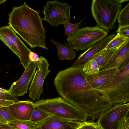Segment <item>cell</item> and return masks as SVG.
<instances>
[{"label":"cell","instance_id":"28","mask_svg":"<svg viewBox=\"0 0 129 129\" xmlns=\"http://www.w3.org/2000/svg\"><path fill=\"white\" fill-rule=\"evenodd\" d=\"M0 100L16 102L19 101L17 97L11 93H0Z\"/></svg>","mask_w":129,"mask_h":129},{"label":"cell","instance_id":"37","mask_svg":"<svg viewBox=\"0 0 129 129\" xmlns=\"http://www.w3.org/2000/svg\"><path fill=\"white\" fill-rule=\"evenodd\" d=\"M115 1L117 3L121 4L122 3L124 2H125L127 1H129L128 0H115Z\"/></svg>","mask_w":129,"mask_h":129},{"label":"cell","instance_id":"20","mask_svg":"<svg viewBox=\"0 0 129 129\" xmlns=\"http://www.w3.org/2000/svg\"><path fill=\"white\" fill-rule=\"evenodd\" d=\"M82 68L85 75H90L99 72L100 67L94 59H91L86 63Z\"/></svg>","mask_w":129,"mask_h":129},{"label":"cell","instance_id":"23","mask_svg":"<svg viewBox=\"0 0 129 129\" xmlns=\"http://www.w3.org/2000/svg\"><path fill=\"white\" fill-rule=\"evenodd\" d=\"M51 115L35 107L30 120L36 124L43 121Z\"/></svg>","mask_w":129,"mask_h":129},{"label":"cell","instance_id":"12","mask_svg":"<svg viewBox=\"0 0 129 129\" xmlns=\"http://www.w3.org/2000/svg\"><path fill=\"white\" fill-rule=\"evenodd\" d=\"M83 123L52 115L37 124L34 129H78Z\"/></svg>","mask_w":129,"mask_h":129},{"label":"cell","instance_id":"35","mask_svg":"<svg viewBox=\"0 0 129 129\" xmlns=\"http://www.w3.org/2000/svg\"><path fill=\"white\" fill-rule=\"evenodd\" d=\"M95 127L96 129H105L101 124L98 121L95 123Z\"/></svg>","mask_w":129,"mask_h":129},{"label":"cell","instance_id":"5","mask_svg":"<svg viewBox=\"0 0 129 129\" xmlns=\"http://www.w3.org/2000/svg\"><path fill=\"white\" fill-rule=\"evenodd\" d=\"M91 11L94 19L100 28L108 32L115 29L117 16L122 5L115 0H92Z\"/></svg>","mask_w":129,"mask_h":129},{"label":"cell","instance_id":"14","mask_svg":"<svg viewBox=\"0 0 129 129\" xmlns=\"http://www.w3.org/2000/svg\"><path fill=\"white\" fill-rule=\"evenodd\" d=\"M117 67L100 71L92 75H85L86 79L93 87L100 89L111 81L119 73Z\"/></svg>","mask_w":129,"mask_h":129},{"label":"cell","instance_id":"4","mask_svg":"<svg viewBox=\"0 0 129 129\" xmlns=\"http://www.w3.org/2000/svg\"><path fill=\"white\" fill-rule=\"evenodd\" d=\"M129 63L100 90L107 101L112 105L129 101Z\"/></svg>","mask_w":129,"mask_h":129},{"label":"cell","instance_id":"1","mask_svg":"<svg viewBox=\"0 0 129 129\" xmlns=\"http://www.w3.org/2000/svg\"><path fill=\"white\" fill-rule=\"evenodd\" d=\"M54 83L61 97L83 112L89 121L98 120L113 106L106 100L103 91L89 83L82 68L71 67L59 71Z\"/></svg>","mask_w":129,"mask_h":129},{"label":"cell","instance_id":"27","mask_svg":"<svg viewBox=\"0 0 129 129\" xmlns=\"http://www.w3.org/2000/svg\"><path fill=\"white\" fill-rule=\"evenodd\" d=\"M116 32L117 33H119L126 37L129 38V25H119Z\"/></svg>","mask_w":129,"mask_h":129},{"label":"cell","instance_id":"11","mask_svg":"<svg viewBox=\"0 0 129 129\" xmlns=\"http://www.w3.org/2000/svg\"><path fill=\"white\" fill-rule=\"evenodd\" d=\"M0 34L9 39L16 46L18 52V57L20 59L21 64L25 69L30 61L29 55L31 51L9 26H5L0 27Z\"/></svg>","mask_w":129,"mask_h":129},{"label":"cell","instance_id":"17","mask_svg":"<svg viewBox=\"0 0 129 129\" xmlns=\"http://www.w3.org/2000/svg\"><path fill=\"white\" fill-rule=\"evenodd\" d=\"M57 48L59 60H72L75 57L76 52L70 46L68 43H61L54 40L50 39Z\"/></svg>","mask_w":129,"mask_h":129},{"label":"cell","instance_id":"36","mask_svg":"<svg viewBox=\"0 0 129 129\" xmlns=\"http://www.w3.org/2000/svg\"><path fill=\"white\" fill-rule=\"evenodd\" d=\"M11 93L9 89L6 90L0 88V93Z\"/></svg>","mask_w":129,"mask_h":129},{"label":"cell","instance_id":"25","mask_svg":"<svg viewBox=\"0 0 129 129\" xmlns=\"http://www.w3.org/2000/svg\"><path fill=\"white\" fill-rule=\"evenodd\" d=\"M0 112L8 123L16 119L9 106L0 107Z\"/></svg>","mask_w":129,"mask_h":129},{"label":"cell","instance_id":"9","mask_svg":"<svg viewBox=\"0 0 129 129\" xmlns=\"http://www.w3.org/2000/svg\"><path fill=\"white\" fill-rule=\"evenodd\" d=\"M129 110V102L113 105L103 113L97 121L105 129H117L120 120L127 116Z\"/></svg>","mask_w":129,"mask_h":129},{"label":"cell","instance_id":"30","mask_svg":"<svg viewBox=\"0 0 129 129\" xmlns=\"http://www.w3.org/2000/svg\"><path fill=\"white\" fill-rule=\"evenodd\" d=\"M96 122L86 121L83 123L78 129H96Z\"/></svg>","mask_w":129,"mask_h":129},{"label":"cell","instance_id":"32","mask_svg":"<svg viewBox=\"0 0 129 129\" xmlns=\"http://www.w3.org/2000/svg\"><path fill=\"white\" fill-rule=\"evenodd\" d=\"M14 102L11 101L0 100V106H9V105L13 103Z\"/></svg>","mask_w":129,"mask_h":129},{"label":"cell","instance_id":"18","mask_svg":"<svg viewBox=\"0 0 129 129\" xmlns=\"http://www.w3.org/2000/svg\"><path fill=\"white\" fill-rule=\"evenodd\" d=\"M119 47L110 49H105L96 54L91 59H94L96 61L100 69L111 60Z\"/></svg>","mask_w":129,"mask_h":129},{"label":"cell","instance_id":"19","mask_svg":"<svg viewBox=\"0 0 129 129\" xmlns=\"http://www.w3.org/2000/svg\"><path fill=\"white\" fill-rule=\"evenodd\" d=\"M8 124L16 129H34L37 124L30 120L15 119Z\"/></svg>","mask_w":129,"mask_h":129},{"label":"cell","instance_id":"3","mask_svg":"<svg viewBox=\"0 0 129 129\" xmlns=\"http://www.w3.org/2000/svg\"><path fill=\"white\" fill-rule=\"evenodd\" d=\"M34 103L36 107L50 115L83 123L87 121L86 117L83 112L61 97L40 100Z\"/></svg>","mask_w":129,"mask_h":129},{"label":"cell","instance_id":"33","mask_svg":"<svg viewBox=\"0 0 129 129\" xmlns=\"http://www.w3.org/2000/svg\"><path fill=\"white\" fill-rule=\"evenodd\" d=\"M0 129H16L8 124H0Z\"/></svg>","mask_w":129,"mask_h":129},{"label":"cell","instance_id":"15","mask_svg":"<svg viewBox=\"0 0 129 129\" xmlns=\"http://www.w3.org/2000/svg\"><path fill=\"white\" fill-rule=\"evenodd\" d=\"M129 63V40L119 48L117 52L111 60L100 71L117 67L119 71L123 69Z\"/></svg>","mask_w":129,"mask_h":129},{"label":"cell","instance_id":"10","mask_svg":"<svg viewBox=\"0 0 129 129\" xmlns=\"http://www.w3.org/2000/svg\"><path fill=\"white\" fill-rule=\"evenodd\" d=\"M37 68L36 63L30 61L21 76L11 85L9 89L10 92L17 97L23 96L27 93L29 85Z\"/></svg>","mask_w":129,"mask_h":129},{"label":"cell","instance_id":"29","mask_svg":"<svg viewBox=\"0 0 129 129\" xmlns=\"http://www.w3.org/2000/svg\"><path fill=\"white\" fill-rule=\"evenodd\" d=\"M117 129H129L128 116H125L120 120Z\"/></svg>","mask_w":129,"mask_h":129},{"label":"cell","instance_id":"13","mask_svg":"<svg viewBox=\"0 0 129 129\" xmlns=\"http://www.w3.org/2000/svg\"><path fill=\"white\" fill-rule=\"evenodd\" d=\"M115 36L114 34H111L94 44L79 55L72 64V67L83 68L86 63L94 55L106 48Z\"/></svg>","mask_w":129,"mask_h":129},{"label":"cell","instance_id":"34","mask_svg":"<svg viewBox=\"0 0 129 129\" xmlns=\"http://www.w3.org/2000/svg\"><path fill=\"white\" fill-rule=\"evenodd\" d=\"M8 122L2 116L0 112V124H8Z\"/></svg>","mask_w":129,"mask_h":129},{"label":"cell","instance_id":"31","mask_svg":"<svg viewBox=\"0 0 129 129\" xmlns=\"http://www.w3.org/2000/svg\"><path fill=\"white\" fill-rule=\"evenodd\" d=\"M29 58L30 61L35 62L39 59V57L38 55L32 51L29 53Z\"/></svg>","mask_w":129,"mask_h":129},{"label":"cell","instance_id":"16","mask_svg":"<svg viewBox=\"0 0 129 129\" xmlns=\"http://www.w3.org/2000/svg\"><path fill=\"white\" fill-rule=\"evenodd\" d=\"M9 107L16 119L30 120L35 106L34 103L30 100L14 102Z\"/></svg>","mask_w":129,"mask_h":129},{"label":"cell","instance_id":"6","mask_svg":"<svg viewBox=\"0 0 129 129\" xmlns=\"http://www.w3.org/2000/svg\"><path fill=\"white\" fill-rule=\"evenodd\" d=\"M106 30L98 26L79 28L67 40L70 47L76 51L88 48L94 44L108 36Z\"/></svg>","mask_w":129,"mask_h":129},{"label":"cell","instance_id":"7","mask_svg":"<svg viewBox=\"0 0 129 129\" xmlns=\"http://www.w3.org/2000/svg\"><path fill=\"white\" fill-rule=\"evenodd\" d=\"M72 6L57 1H47L43 12V20L52 26L57 27L60 24L71 21L70 11Z\"/></svg>","mask_w":129,"mask_h":129},{"label":"cell","instance_id":"22","mask_svg":"<svg viewBox=\"0 0 129 129\" xmlns=\"http://www.w3.org/2000/svg\"><path fill=\"white\" fill-rule=\"evenodd\" d=\"M117 19L119 25H129V3L121 10Z\"/></svg>","mask_w":129,"mask_h":129},{"label":"cell","instance_id":"24","mask_svg":"<svg viewBox=\"0 0 129 129\" xmlns=\"http://www.w3.org/2000/svg\"><path fill=\"white\" fill-rule=\"evenodd\" d=\"M85 17V16L81 20L76 23L72 24L68 22L64 23L63 24L65 29V35L67 36V37H69L79 29Z\"/></svg>","mask_w":129,"mask_h":129},{"label":"cell","instance_id":"8","mask_svg":"<svg viewBox=\"0 0 129 129\" xmlns=\"http://www.w3.org/2000/svg\"><path fill=\"white\" fill-rule=\"evenodd\" d=\"M37 70L36 71L29 87V96L33 101L40 100L43 94V86L45 79L50 73L48 69L49 64L47 59L42 56L39 57L36 62Z\"/></svg>","mask_w":129,"mask_h":129},{"label":"cell","instance_id":"2","mask_svg":"<svg viewBox=\"0 0 129 129\" xmlns=\"http://www.w3.org/2000/svg\"><path fill=\"white\" fill-rule=\"evenodd\" d=\"M38 12L24 1L22 5L14 7L8 15L10 27L33 49L36 47L48 49L45 44L46 31L42 24L43 19Z\"/></svg>","mask_w":129,"mask_h":129},{"label":"cell","instance_id":"26","mask_svg":"<svg viewBox=\"0 0 129 129\" xmlns=\"http://www.w3.org/2000/svg\"><path fill=\"white\" fill-rule=\"evenodd\" d=\"M0 39L18 57L19 54L18 50L15 45L9 39L0 34Z\"/></svg>","mask_w":129,"mask_h":129},{"label":"cell","instance_id":"21","mask_svg":"<svg viewBox=\"0 0 129 129\" xmlns=\"http://www.w3.org/2000/svg\"><path fill=\"white\" fill-rule=\"evenodd\" d=\"M128 40L129 38L117 33L105 49H110L119 47Z\"/></svg>","mask_w":129,"mask_h":129},{"label":"cell","instance_id":"38","mask_svg":"<svg viewBox=\"0 0 129 129\" xmlns=\"http://www.w3.org/2000/svg\"><path fill=\"white\" fill-rule=\"evenodd\" d=\"M6 1V0H0V4L2 3H4Z\"/></svg>","mask_w":129,"mask_h":129}]
</instances>
